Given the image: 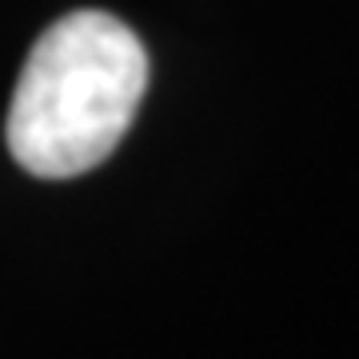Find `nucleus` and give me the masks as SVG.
I'll return each mask as SVG.
<instances>
[{"instance_id":"f257e3e1","label":"nucleus","mask_w":359,"mask_h":359,"mask_svg":"<svg viewBox=\"0 0 359 359\" xmlns=\"http://www.w3.org/2000/svg\"><path fill=\"white\" fill-rule=\"evenodd\" d=\"M148 88V52L124 20L72 13L32 44L8 108V148L40 180L104 164Z\"/></svg>"}]
</instances>
